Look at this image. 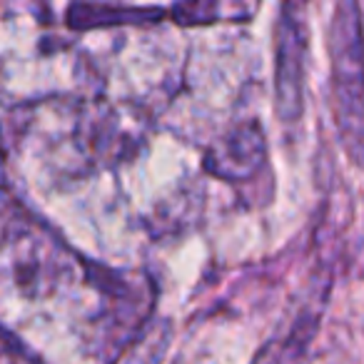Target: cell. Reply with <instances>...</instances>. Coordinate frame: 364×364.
Returning a JSON list of instances; mask_svg holds the SVG:
<instances>
[{"instance_id":"6","label":"cell","mask_w":364,"mask_h":364,"mask_svg":"<svg viewBox=\"0 0 364 364\" xmlns=\"http://www.w3.org/2000/svg\"><path fill=\"white\" fill-rule=\"evenodd\" d=\"M6 354H8V357H11V362H13V364H33V362H28V359H23V357H21V352H18V354H13L11 337H8V342H6ZM3 364H6V362H3Z\"/></svg>"},{"instance_id":"1","label":"cell","mask_w":364,"mask_h":364,"mask_svg":"<svg viewBox=\"0 0 364 364\" xmlns=\"http://www.w3.org/2000/svg\"><path fill=\"white\" fill-rule=\"evenodd\" d=\"M329 60L337 132L344 152L364 167V26L357 3H339L329 23Z\"/></svg>"},{"instance_id":"3","label":"cell","mask_w":364,"mask_h":364,"mask_svg":"<svg viewBox=\"0 0 364 364\" xmlns=\"http://www.w3.org/2000/svg\"><path fill=\"white\" fill-rule=\"evenodd\" d=\"M267 157L264 130L257 120H242L218 137L205 152V170L220 180H247Z\"/></svg>"},{"instance_id":"2","label":"cell","mask_w":364,"mask_h":364,"mask_svg":"<svg viewBox=\"0 0 364 364\" xmlns=\"http://www.w3.org/2000/svg\"><path fill=\"white\" fill-rule=\"evenodd\" d=\"M309 28L299 3H284L277 21V63L274 95L282 122H297L304 110V70H307Z\"/></svg>"},{"instance_id":"4","label":"cell","mask_w":364,"mask_h":364,"mask_svg":"<svg viewBox=\"0 0 364 364\" xmlns=\"http://www.w3.org/2000/svg\"><path fill=\"white\" fill-rule=\"evenodd\" d=\"M165 16L162 8H135V6H80L68 8V26L75 31H87V28H105V26H122V23H155Z\"/></svg>"},{"instance_id":"5","label":"cell","mask_w":364,"mask_h":364,"mask_svg":"<svg viewBox=\"0 0 364 364\" xmlns=\"http://www.w3.org/2000/svg\"><path fill=\"white\" fill-rule=\"evenodd\" d=\"M225 13L223 6L218 3H182L172 8V16L180 26H198V23H213L220 21Z\"/></svg>"}]
</instances>
